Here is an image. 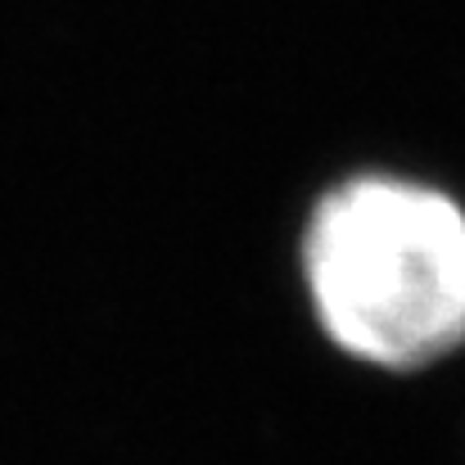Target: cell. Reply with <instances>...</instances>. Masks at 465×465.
I'll list each match as a JSON object with an SVG mask.
<instances>
[{
    "mask_svg": "<svg viewBox=\"0 0 465 465\" xmlns=\"http://www.w3.org/2000/svg\"><path fill=\"white\" fill-rule=\"evenodd\" d=\"M312 303L339 348L420 366L465 339V213L398 176H352L312 213Z\"/></svg>",
    "mask_w": 465,
    "mask_h": 465,
    "instance_id": "obj_1",
    "label": "cell"
}]
</instances>
